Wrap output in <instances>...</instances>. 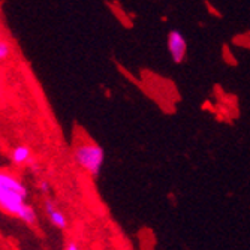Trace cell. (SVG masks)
<instances>
[{
    "mask_svg": "<svg viewBox=\"0 0 250 250\" xmlns=\"http://www.w3.org/2000/svg\"><path fill=\"white\" fill-rule=\"evenodd\" d=\"M26 185L11 171L0 169V210L27 225L36 223V211L27 204Z\"/></svg>",
    "mask_w": 250,
    "mask_h": 250,
    "instance_id": "6da1fadb",
    "label": "cell"
},
{
    "mask_svg": "<svg viewBox=\"0 0 250 250\" xmlns=\"http://www.w3.org/2000/svg\"><path fill=\"white\" fill-rule=\"evenodd\" d=\"M74 161L90 177H98L105 164V151L96 143H81L74 150Z\"/></svg>",
    "mask_w": 250,
    "mask_h": 250,
    "instance_id": "7a4b0ae2",
    "label": "cell"
},
{
    "mask_svg": "<svg viewBox=\"0 0 250 250\" xmlns=\"http://www.w3.org/2000/svg\"><path fill=\"white\" fill-rule=\"evenodd\" d=\"M168 51L174 63H181L186 57L188 53V42L185 35L180 30H171L167 38Z\"/></svg>",
    "mask_w": 250,
    "mask_h": 250,
    "instance_id": "3957f363",
    "label": "cell"
},
{
    "mask_svg": "<svg viewBox=\"0 0 250 250\" xmlns=\"http://www.w3.org/2000/svg\"><path fill=\"white\" fill-rule=\"evenodd\" d=\"M43 208H45V213L48 214V219L50 222L56 226L59 229H66L69 222H67V217L66 214L56 206V202L51 201V199H47L43 204Z\"/></svg>",
    "mask_w": 250,
    "mask_h": 250,
    "instance_id": "277c9868",
    "label": "cell"
},
{
    "mask_svg": "<svg viewBox=\"0 0 250 250\" xmlns=\"http://www.w3.org/2000/svg\"><path fill=\"white\" fill-rule=\"evenodd\" d=\"M32 159V151L27 146H18L11 153V161L15 165H24Z\"/></svg>",
    "mask_w": 250,
    "mask_h": 250,
    "instance_id": "5b68a950",
    "label": "cell"
},
{
    "mask_svg": "<svg viewBox=\"0 0 250 250\" xmlns=\"http://www.w3.org/2000/svg\"><path fill=\"white\" fill-rule=\"evenodd\" d=\"M11 54H12V47L9 45V42L0 39V62H5L6 59H9Z\"/></svg>",
    "mask_w": 250,
    "mask_h": 250,
    "instance_id": "8992f818",
    "label": "cell"
},
{
    "mask_svg": "<svg viewBox=\"0 0 250 250\" xmlns=\"http://www.w3.org/2000/svg\"><path fill=\"white\" fill-rule=\"evenodd\" d=\"M50 183H48V181H39V190L42 192V193H45V195H47L48 192H50Z\"/></svg>",
    "mask_w": 250,
    "mask_h": 250,
    "instance_id": "52a82bcc",
    "label": "cell"
},
{
    "mask_svg": "<svg viewBox=\"0 0 250 250\" xmlns=\"http://www.w3.org/2000/svg\"><path fill=\"white\" fill-rule=\"evenodd\" d=\"M64 250H81V249H80V246H78L77 243H74V241H72V243H69V244L66 246V249H64Z\"/></svg>",
    "mask_w": 250,
    "mask_h": 250,
    "instance_id": "ba28073f",
    "label": "cell"
},
{
    "mask_svg": "<svg viewBox=\"0 0 250 250\" xmlns=\"http://www.w3.org/2000/svg\"><path fill=\"white\" fill-rule=\"evenodd\" d=\"M0 96H2V87H0Z\"/></svg>",
    "mask_w": 250,
    "mask_h": 250,
    "instance_id": "9c48e42d",
    "label": "cell"
}]
</instances>
